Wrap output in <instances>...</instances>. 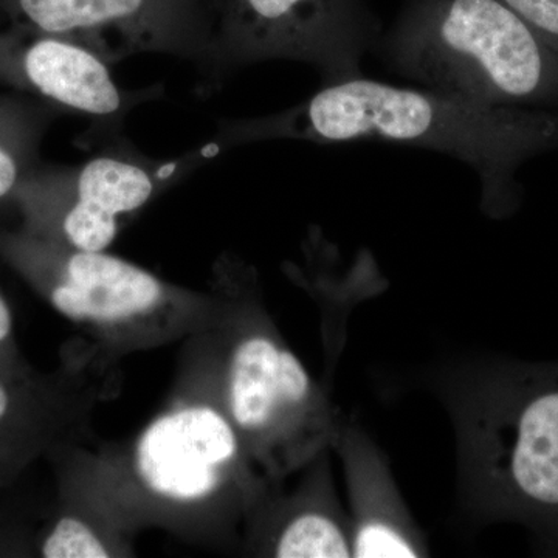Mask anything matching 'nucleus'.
<instances>
[{
  "instance_id": "1",
  "label": "nucleus",
  "mask_w": 558,
  "mask_h": 558,
  "mask_svg": "<svg viewBox=\"0 0 558 558\" xmlns=\"http://www.w3.org/2000/svg\"><path fill=\"white\" fill-rule=\"evenodd\" d=\"M179 387L131 440L54 454L65 502L124 535L157 527L204 545L222 538L245 495L247 453L207 385L183 374Z\"/></svg>"
},
{
  "instance_id": "2",
  "label": "nucleus",
  "mask_w": 558,
  "mask_h": 558,
  "mask_svg": "<svg viewBox=\"0 0 558 558\" xmlns=\"http://www.w3.org/2000/svg\"><path fill=\"white\" fill-rule=\"evenodd\" d=\"M301 135L326 143H400L449 154L472 167L487 201L508 196L521 161L558 142L548 113L495 108L435 89L363 76L329 83L303 109Z\"/></svg>"
},
{
  "instance_id": "3",
  "label": "nucleus",
  "mask_w": 558,
  "mask_h": 558,
  "mask_svg": "<svg viewBox=\"0 0 558 558\" xmlns=\"http://www.w3.org/2000/svg\"><path fill=\"white\" fill-rule=\"evenodd\" d=\"M388 51L403 75L480 105L558 98V47L502 0H440L403 25Z\"/></svg>"
},
{
  "instance_id": "4",
  "label": "nucleus",
  "mask_w": 558,
  "mask_h": 558,
  "mask_svg": "<svg viewBox=\"0 0 558 558\" xmlns=\"http://www.w3.org/2000/svg\"><path fill=\"white\" fill-rule=\"evenodd\" d=\"M40 290L58 314L119 360L189 340L218 319L222 300L178 288L106 252L69 247L53 260Z\"/></svg>"
},
{
  "instance_id": "5",
  "label": "nucleus",
  "mask_w": 558,
  "mask_h": 558,
  "mask_svg": "<svg viewBox=\"0 0 558 558\" xmlns=\"http://www.w3.org/2000/svg\"><path fill=\"white\" fill-rule=\"evenodd\" d=\"M207 332L189 339L191 352L182 371L211 389L247 457L270 470L288 468L314 407L310 374L267 333L230 337L231 343L220 349Z\"/></svg>"
},
{
  "instance_id": "6",
  "label": "nucleus",
  "mask_w": 558,
  "mask_h": 558,
  "mask_svg": "<svg viewBox=\"0 0 558 558\" xmlns=\"http://www.w3.org/2000/svg\"><path fill=\"white\" fill-rule=\"evenodd\" d=\"M116 360L92 343L54 373H39L17 349L0 352V492L40 457L92 442V414L119 389Z\"/></svg>"
},
{
  "instance_id": "7",
  "label": "nucleus",
  "mask_w": 558,
  "mask_h": 558,
  "mask_svg": "<svg viewBox=\"0 0 558 558\" xmlns=\"http://www.w3.org/2000/svg\"><path fill=\"white\" fill-rule=\"evenodd\" d=\"M502 403L498 470L505 497L558 529V369L513 377Z\"/></svg>"
},
{
  "instance_id": "8",
  "label": "nucleus",
  "mask_w": 558,
  "mask_h": 558,
  "mask_svg": "<svg viewBox=\"0 0 558 558\" xmlns=\"http://www.w3.org/2000/svg\"><path fill=\"white\" fill-rule=\"evenodd\" d=\"M250 54H292L315 62L329 83L360 75L363 36L337 0H244Z\"/></svg>"
},
{
  "instance_id": "9",
  "label": "nucleus",
  "mask_w": 558,
  "mask_h": 558,
  "mask_svg": "<svg viewBox=\"0 0 558 558\" xmlns=\"http://www.w3.org/2000/svg\"><path fill=\"white\" fill-rule=\"evenodd\" d=\"M153 191L148 172L137 165L110 157L90 160L80 172L75 204L62 218L65 244L106 252L119 234L121 216L142 208Z\"/></svg>"
},
{
  "instance_id": "10",
  "label": "nucleus",
  "mask_w": 558,
  "mask_h": 558,
  "mask_svg": "<svg viewBox=\"0 0 558 558\" xmlns=\"http://www.w3.org/2000/svg\"><path fill=\"white\" fill-rule=\"evenodd\" d=\"M28 81L50 100L92 116H110L121 106L108 65L78 44L40 39L25 51Z\"/></svg>"
},
{
  "instance_id": "11",
  "label": "nucleus",
  "mask_w": 558,
  "mask_h": 558,
  "mask_svg": "<svg viewBox=\"0 0 558 558\" xmlns=\"http://www.w3.org/2000/svg\"><path fill=\"white\" fill-rule=\"evenodd\" d=\"M22 13L51 36L86 33L137 17L148 0H20Z\"/></svg>"
},
{
  "instance_id": "12",
  "label": "nucleus",
  "mask_w": 558,
  "mask_h": 558,
  "mask_svg": "<svg viewBox=\"0 0 558 558\" xmlns=\"http://www.w3.org/2000/svg\"><path fill=\"white\" fill-rule=\"evenodd\" d=\"M124 553H130L126 535L70 502L39 543V556L46 558H109L126 556Z\"/></svg>"
},
{
  "instance_id": "13",
  "label": "nucleus",
  "mask_w": 558,
  "mask_h": 558,
  "mask_svg": "<svg viewBox=\"0 0 558 558\" xmlns=\"http://www.w3.org/2000/svg\"><path fill=\"white\" fill-rule=\"evenodd\" d=\"M274 556L281 558H347L351 556L340 527L322 513L293 517L279 532Z\"/></svg>"
},
{
  "instance_id": "14",
  "label": "nucleus",
  "mask_w": 558,
  "mask_h": 558,
  "mask_svg": "<svg viewBox=\"0 0 558 558\" xmlns=\"http://www.w3.org/2000/svg\"><path fill=\"white\" fill-rule=\"evenodd\" d=\"M354 556L360 558L416 557L407 539L395 529L369 523L360 529L354 543Z\"/></svg>"
},
{
  "instance_id": "15",
  "label": "nucleus",
  "mask_w": 558,
  "mask_h": 558,
  "mask_svg": "<svg viewBox=\"0 0 558 558\" xmlns=\"http://www.w3.org/2000/svg\"><path fill=\"white\" fill-rule=\"evenodd\" d=\"M558 47V0H502Z\"/></svg>"
},
{
  "instance_id": "16",
  "label": "nucleus",
  "mask_w": 558,
  "mask_h": 558,
  "mask_svg": "<svg viewBox=\"0 0 558 558\" xmlns=\"http://www.w3.org/2000/svg\"><path fill=\"white\" fill-rule=\"evenodd\" d=\"M17 165L11 154L0 148V199L5 197L16 185Z\"/></svg>"
},
{
  "instance_id": "17",
  "label": "nucleus",
  "mask_w": 558,
  "mask_h": 558,
  "mask_svg": "<svg viewBox=\"0 0 558 558\" xmlns=\"http://www.w3.org/2000/svg\"><path fill=\"white\" fill-rule=\"evenodd\" d=\"M14 348L16 347L13 341V312L0 293V352L11 351Z\"/></svg>"
}]
</instances>
